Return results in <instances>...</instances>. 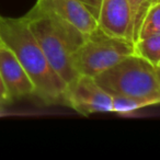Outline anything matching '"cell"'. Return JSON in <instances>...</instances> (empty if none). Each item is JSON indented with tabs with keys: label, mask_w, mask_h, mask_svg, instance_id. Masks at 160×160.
I'll return each mask as SVG.
<instances>
[{
	"label": "cell",
	"mask_w": 160,
	"mask_h": 160,
	"mask_svg": "<svg viewBox=\"0 0 160 160\" xmlns=\"http://www.w3.org/2000/svg\"><path fill=\"white\" fill-rule=\"evenodd\" d=\"M80 1L90 10V12H91L96 18L98 17L99 9H100V5L102 0H80Z\"/></svg>",
	"instance_id": "14"
},
{
	"label": "cell",
	"mask_w": 160,
	"mask_h": 160,
	"mask_svg": "<svg viewBox=\"0 0 160 160\" xmlns=\"http://www.w3.org/2000/svg\"><path fill=\"white\" fill-rule=\"evenodd\" d=\"M94 79L111 96L146 99L160 104L159 71L157 67L135 54L124 58Z\"/></svg>",
	"instance_id": "3"
},
{
	"label": "cell",
	"mask_w": 160,
	"mask_h": 160,
	"mask_svg": "<svg viewBox=\"0 0 160 160\" xmlns=\"http://www.w3.org/2000/svg\"><path fill=\"white\" fill-rule=\"evenodd\" d=\"M131 6L132 13H133L134 20V42L137 36V32L139 29V25L144 18L145 13L147 12L148 8L155 2V0H127Z\"/></svg>",
	"instance_id": "12"
},
{
	"label": "cell",
	"mask_w": 160,
	"mask_h": 160,
	"mask_svg": "<svg viewBox=\"0 0 160 160\" xmlns=\"http://www.w3.org/2000/svg\"><path fill=\"white\" fill-rule=\"evenodd\" d=\"M155 34H160V1L153 2L148 8L139 25L136 40Z\"/></svg>",
	"instance_id": "11"
},
{
	"label": "cell",
	"mask_w": 160,
	"mask_h": 160,
	"mask_svg": "<svg viewBox=\"0 0 160 160\" xmlns=\"http://www.w3.org/2000/svg\"><path fill=\"white\" fill-rule=\"evenodd\" d=\"M54 70L70 85L78 77L73 55L87 35L56 14L35 7L23 17Z\"/></svg>",
	"instance_id": "2"
},
{
	"label": "cell",
	"mask_w": 160,
	"mask_h": 160,
	"mask_svg": "<svg viewBox=\"0 0 160 160\" xmlns=\"http://www.w3.org/2000/svg\"><path fill=\"white\" fill-rule=\"evenodd\" d=\"M0 75L12 100L35 94V87L16 54L0 40Z\"/></svg>",
	"instance_id": "7"
},
{
	"label": "cell",
	"mask_w": 160,
	"mask_h": 160,
	"mask_svg": "<svg viewBox=\"0 0 160 160\" xmlns=\"http://www.w3.org/2000/svg\"><path fill=\"white\" fill-rule=\"evenodd\" d=\"M157 69H158V71H159V73H160V62H159V65L157 66Z\"/></svg>",
	"instance_id": "15"
},
{
	"label": "cell",
	"mask_w": 160,
	"mask_h": 160,
	"mask_svg": "<svg viewBox=\"0 0 160 160\" xmlns=\"http://www.w3.org/2000/svg\"><path fill=\"white\" fill-rule=\"evenodd\" d=\"M0 40L12 49L35 87V96L46 104L64 103L67 83L54 70L24 18L0 17Z\"/></svg>",
	"instance_id": "1"
},
{
	"label": "cell",
	"mask_w": 160,
	"mask_h": 160,
	"mask_svg": "<svg viewBox=\"0 0 160 160\" xmlns=\"http://www.w3.org/2000/svg\"><path fill=\"white\" fill-rule=\"evenodd\" d=\"M64 103L82 115L112 112V96L93 77L80 75L67 86Z\"/></svg>",
	"instance_id": "5"
},
{
	"label": "cell",
	"mask_w": 160,
	"mask_h": 160,
	"mask_svg": "<svg viewBox=\"0 0 160 160\" xmlns=\"http://www.w3.org/2000/svg\"><path fill=\"white\" fill-rule=\"evenodd\" d=\"M97 21L104 33L134 42L133 13L127 0H102Z\"/></svg>",
	"instance_id": "6"
},
{
	"label": "cell",
	"mask_w": 160,
	"mask_h": 160,
	"mask_svg": "<svg viewBox=\"0 0 160 160\" xmlns=\"http://www.w3.org/2000/svg\"><path fill=\"white\" fill-rule=\"evenodd\" d=\"M134 54L157 67L160 62V34L136 40L134 42Z\"/></svg>",
	"instance_id": "9"
},
{
	"label": "cell",
	"mask_w": 160,
	"mask_h": 160,
	"mask_svg": "<svg viewBox=\"0 0 160 160\" xmlns=\"http://www.w3.org/2000/svg\"><path fill=\"white\" fill-rule=\"evenodd\" d=\"M133 54V41L109 35L98 28L76 51L73 65L79 75L94 78Z\"/></svg>",
	"instance_id": "4"
},
{
	"label": "cell",
	"mask_w": 160,
	"mask_h": 160,
	"mask_svg": "<svg viewBox=\"0 0 160 160\" xmlns=\"http://www.w3.org/2000/svg\"><path fill=\"white\" fill-rule=\"evenodd\" d=\"M35 6L56 14L86 35L98 29L97 18L80 0H38Z\"/></svg>",
	"instance_id": "8"
},
{
	"label": "cell",
	"mask_w": 160,
	"mask_h": 160,
	"mask_svg": "<svg viewBox=\"0 0 160 160\" xmlns=\"http://www.w3.org/2000/svg\"><path fill=\"white\" fill-rule=\"evenodd\" d=\"M156 104L157 103L155 101L146 100V99L118 96V94L112 96V112L120 114V115H129L140 109Z\"/></svg>",
	"instance_id": "10"
},
{
	"label": "cell",
	"mask_w": 160,
	"mask_h": 160,
	"mask_svg": "<svg viewBox=\"0 0 160 160\" xmlns=\"http://www.w3.org/2000/svg\"><path fill=\"white\" fill-rule=\"evenodd\" d=\"M157 1H160V0H155V2H157Z\"/></svg>",
	"instance_id": "16"
},
{
	"label": "cell",
	"mask_w": 160,
	"mask_h": 160,
	"mask_svg": "<svg viewBox=\"0 0 160 160\" xmlns=\"http://www.w3.org/2000/svg\"><path fill=\"white\" fill-rule=\"evenodd\" d=\"M13 100H12V98L10 97L9 92H8L7 88H6L5 82H3L2 77L0 75V107L9 104Z\"/></svg>",
	"instance_id": "13"
}]
</instances>
